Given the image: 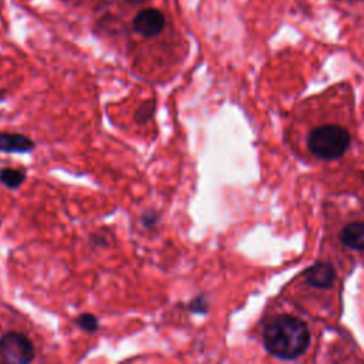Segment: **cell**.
Wrapping results in <instances>:
<instances>
[{"instance_id": "13", "label": "cell", "mask_w": 364, "mask_h": 364, "mask_svg": "<svg viewBox=\"0 0 364 364\" xmlns=\"http://www.w3.org/2000/svg\"><path fill=\"white\" fill-rule=\"evenodd\" d=\"M128 4H131V6H136V4H142V3H145V0H125Z\"/></svg>"}, {"instance_id": "2", "label": "cell", "mask_w": 364, "mask_h": 364, "mask_svg": "<svg viewBox=\"0 0 364 364\" xmlns=\"http://www.w3.org/2000/svg\"><path fill=\"white\" fill-rule=\"evenodd\" d=\"M353 132L338 119H320L310 127L304 146L311 159L320 162L340 161L353 145Z\"/></svg>"}, {"instance_id": "1", "label": "cell", "mask_w": 364, "mask_h": 364, "mask_svg": "<svg viewBox=\"0 0 364 364\" xmlns=\"http://www.w3.org/2000/svg\"><path fill=\"white\" fill-rule=\"evenodd\" d=\"M310 330L304 320L290 313L276 314L263 324L262 340L264 348L282 360H296L310 344Z\"/></svg>"}, {"instance_id": "3", "label": "cell", "mask_w": 364, "mask_h": 364, "mask_svg": "<svg viewBox=\"0 0 364 364\" xmlns=\"http://www.w3.org/2000/svg\"><path fill=\"white\" fill-rule=\"evenodd\" d=\"M36 357V348L31 340L18 331H9L0 337V361L27 364Z\"/></svg>"}, {"instance_id": "4", "label": "cell", "mask_w": 364, "mask_h": 364, "mask_svg": "<svg viewBox=\"0 0 364 364\" xmlns=\"http://www.w3.org/2000/svg\"><path fill=\"white\" fill-rule=\"evenodd\" d=\"M165 28V16L161 10L148 7L139 10L132 18V31L144 38H154Z\"/></svg>"}, {"instance_id": "12", "label": "cell", "mask_w": 364, "mask_h": 364, "mask_svg": "<svg viewBox=\"0 0 364 364\" xmlns=\"http://www.w3.org/2000/svg\"><path fill=\"white\" fill-rule=\"evenodd\" d=\"M159 219V216L155 213V212H148V213H145L144 216H142V223L146 226V228H151V226H154L155 223H156V220Z\"/></svg>"}, {"instance_id": "7", "label": "cell", "mask_w": 364, "mask_h": 364, "mask_svg": "<svg viewBox=\"0 0 364 364\" xmlns=\"http://www.w3.org/2000/svg\"><path fill=\"white\" fill-rule=\"evenodd\" d=\"M34 149V142L21 135L0 132V151L1 152H30Z\"/></svg>"}, {"instance_id": "14", "label": "cell", "mask_w": 364, "mask_h": 364, "mask_svg": "<svg viewBox=\"0 0 364 364\" xmlns=\"http://www.w3.org/2000/svg\"><path fill=\"white\" fill-rule=\"evenodd\" d=\"M63 1H67V0H63Z\"/></svg>"}, {"instance_id": "8", "label": "cell", "mask_w": 364, "mask_h": 364, "mask_svg": "<svg viewBox=\"0 0 364 364\" xmlns=\"http://www.w3.org/2000/svg\"><path fill=\"white\" fill-rule=\"evenodd\" d=\"M26 172L16 168H3L0 169V182L10 189H17L26 179Z\"/></svg>"}, {"instance_id": "11", "label": "cell", "mask_w": 364, "mask_h": 364, "mask_svg": "<svg viewBox=\"0 0 364 364\" xmlns=\"http://www.w3.org/2000/svg\"><path fill=\"white\" fill-rule=\"evenodd\" d=\"M206 307H208V304H206V301H205L203 297H196V299H193V300L191 301V304H189V310H191V311H195V313H205V311H206Z\"/></svg>"}, {"instance_id": "10", "label": "cell", "mask_w": 364, "mask_h": 364, "mask_svg": "<svg viewBox=\"0 0 364 364\" xmlns=\"http://www.w3.org/2000/svg\"><path fill=\"white\" fill-rule=\"evenodd\" d=\"M77 324L85 330V331H90V333H94L98 330V320L95 316L92 314H81L77 317Z\"/></svg>"}, {"instance_id": "5", "label": "cell", "mask_w": 364, "mask_h": 364, "mask_svg": "<svg viewBox=\"0 0 364 364\" xmlns=\"http://www.w3.org/2000/svg\"><path fill=\"white\" fill-rule=\"evenodd\" d=\"M303 283L314 290H328L334 286L337 274L333 264L327 262H317L310 266L301 276Z\"/></svg>"}, {"instance_id": "9", "label": "cell", "mask_w": 364, "mask_h": 364, "mask_svg": "<svg viewBox=\"0 0 364 364\" xmlns=\"http://www.w3.org/2000/svg\"><path fill=\"white\" fill-rule=\"evenodd\" d=\"M154 111H155V102L152 100L144 102L135 112V121L139 122V124H144V122L149 121L154 115Z\"/></svg>"}, {"instance_id": "6", "label": "cell", "mask_w": 364, "mask_h": 364, "mask_svg": "<svg viewBox=\"0 0 364 364\" xmlns=\"http://www.w3.org/2000/svg\"><path fill=\"white\" fill-rule=\"evenodd\" d=\"M338 239L346 249L364 253V219H354L344 223L340 229Z\"/></svg>"}]
</instances>
